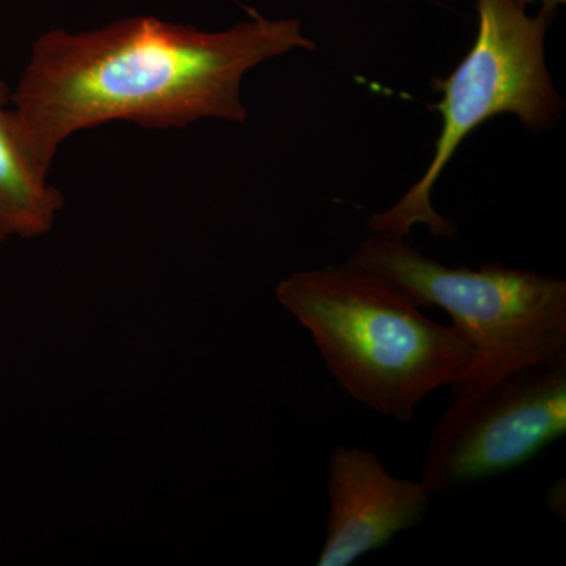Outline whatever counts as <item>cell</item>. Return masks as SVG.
Returning <instances> with one entry per match:
<instances>
[{
	"label": "cell",
	"instance_id": "obj_1",
	"mask_svg": "<svg viewBox=\"0 0 566 566\" xmlns=\"http://www.w3.org/2000/svg\"><path fill=\"white\" fill-rule=\"evenodd\" d=\"M296 50H315L300 21L256 11L218 32L155 17L92 31L52 29L33 43L11 104L51 169L63 142L104 123L145 129H182L203 118L245 123V74Z\"/></svg>",
	"mask_w": 566,
	"mask_h": 566
},
{
	"label": "cell",
	"instance_id": "obj_2",
	"mask_svg": "<svg viewBox=\"0 0 566 566\" xmlns=\"http://www.w3.org/2000/svg\"><path fill=\"white\" fill-rule=\"evenodd\" d=\"M275 296L312 334L337 385L400 423L412 422L428 395L463 378L474 357L452 324L433 322L389 279L349 263L297 271Z\"/></svg>",
	"mask_w": 566,
	"mask_h": 566
},
{
	"label": "cell",
	"instance_id": "obj_3",
	"mask_svg": "<svg viewBox=\"0 0 566 566\" xmlns=\"http://www.w3.org/2000/svg\"><path fill=\"white\" fill-rule=\"evenodd\" d=\"M346 263L389 279L420 307L434 305L450 315L474 349L463 378L450 386L453 403L523 368L566 360L562 279L501 263L446 266L389 233L365 238Z\"/></svg>",
	"mask_w": 566,
	"mask_h": 566
},
{
	"label": "cell",
	"instance_id": "obj_4",
	"mask_svg": "<svg viewBox=\"0 0 566 566\" xmlns=\"http://www.w3.org/2000/svg\"><path fill=\"white\" fill-rule=\"evenodd\" d=\"M556 9V3H543L532 17L526 0H475L474 44L449 76L433 81L442 93L436 106L442 128L433 158L397 203L368 219L371 232L408 238L416 226H424L434 237H455V223L434 210L431 193L465 137L502 114L515 115L528 132L556 128L565 99L554 87L545 57Z\"/></svg>",
	"mask_w": 566,
	"mask_h": 566
},
{
	"label": "cell",
	"instance_id": "obj_5",
	"mask_svg": "<svg viewBox=\"0 0 566 566\" xmlns=\"http://www.w3.org/2000/svg\"><path fill=\"white\" fill-rule=\"evenodd\" d=\"M565 434L566 360L532 365L447 409L420 482L431 497H449L515 471Z\"/></svg>",
	"mask_w": 566,
	"mask_h": 566
},
{
	"label": "cell",
	"instance_id": "obj_6",
	"mask_svg": "<svg viewBox=\"0 0 566 566\" xmlns=\"http://www.w3.org/2000/svg\"><path fill=\"white\" fill-rule=\"evenodd\" d=\"M327 501L326 539L316 565L349 566L419 526L431 494L422 482L390 474L371 450L340 446L329 458Z\"/></svg>",
	"mask_w": 566,
	"mask_h": 566
},
{
	"label": "cell",
	"instance_id": "obj_7",
	"mask_svg": "<svg viewBox=\"0 0 566 566\" xmlns=\"http://www.w3.org/2000/svg\"><path fill=\"white\" fill-rule=\"evenodd\" d=\"M48 169L33 150L0 80V243L7 238L46 234L65 200L48 182Z\"/></svg>",
	"mask_w": 566,
	"mask_h": 566
}]
</instances>
